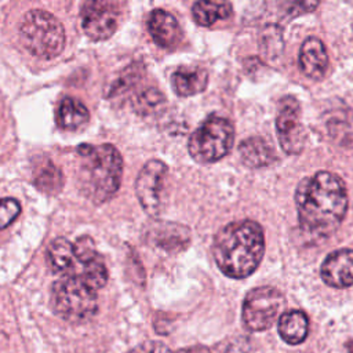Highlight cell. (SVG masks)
I'll return each mask as SVG.
<instances>
[{
	"label": "cell",
	"instance_id": "obj_1",
	"mask_svg": "<svg viewBox=\"0 0 353 353\" xmlns=\"http://www.w3.org/2000/svg\"><path fill=\"white\" fill-rule=\"evenodd\" d=\"M295 204L301 228L312 236L327 237L339 228L345 218L346 186L336 174L319 171L298 183Z\"/></svg>",
	"mask_w": 353,
	"mask_h": 353
},
{
	"label": "cell",
	"instance_id": "obj_2",
	"mask_svg": "<svg viewBox=\"0 0 353 353\" xmlns=\"http://www.w3.org/2000/svg\"><path fill=\"white\" fill-rule=\"evenodd\" d=\"M214 259L221 272L244 279L256 270L265 252V237L255 221H237L223 226L214 239Z\"/></svg>",
	"mask_w": 353,
	"mask_h": 353
},
{
	"label": "cell",
	"instance_id": "obj_3",
	"mask_svg": "<svg viewBox=\"0 0 353 353\" xmlns=\"http://www.w3.org/2000/svg\"><path fill=\"white\" fill-rule=\"evenodd\" d=\"M123 159L113 145H99L91 153L83 156L77 171L81 193L95 204L108 201L120 186Z\"/></svg>",
	"mask_w": 353,
	"mask_h": 353
},
{
	"label": "cell",
	"instance_id": "obj_4",
	"mask_svg": "<svg viewBox=\"0 0 353 353\" xmlns=\"http://www.w3.org/2000/svg\"><path fill=\"white\" fill-rule=\"evenodd\" d=\"M50 303L61 319L69 323H84L97 313V290L79 274L63 276L52 284Z\"/></svg>",
	"mask_w": 353,
	"mask_h": 353
},
{
	"label": "cell",
	"instance_id": "obj_5",
	"mask_svg": "<svg viewBox=\"0 0 353 353\" xmlns=\"http://www.w3.org/2000/svg\"><path fill=\"white\" fill-rule=\"evenodd\" d=\"M19 40L32 55L52 59L65 47V29L55 15L44 10H30L19 23Z\"/></svg>",
	"mask_w": 353,
	"mask_h": 353
},
{
	"label": "cell",
	"instance_id": "obj_6",
	"mask_svg": "<svg viewBox=\"0 0 353 353\" xmlns=\"http://www.w3.org/2000/svg\"><path fill=\"white\" fill-rule=\"evenodd\" d=\"M233 138L234 130L230 121L211 116L190 135L188 149L196 161L214 163L229 153Z\"/></svg>",
	"mask_w": 353,
	"mask_h": 353
},
{
	"label": "cell",
	"instance_id": "obj_7",
	"mask_svg": "<svg viewBox=\"0 0 353 353\" xmlns=\"http://www.w3.org/2000/svg\"><path fill=\"white\" fill-rule=\"evenodd\" d=\"M284 305V296L273 287L251 290L243 302L241 319L244 327L250 331L268 330L276 321Z\"/></svg>",
	"mask_w": 353,
	"mask_h": 353
},
{
	"label": "cell",
	"instance_id": "obj_8",
	"mask_svg": "<svg viewBox=\"0 0 353 353\" xmlns=\"http://www.w3.org/2000/svg\"><path fill=\"white\" fill-rule=\"evenodd\" d=\"M119 0H85L81 8V28L91 40H106L117 29Z\"/></svg>",
	"mask_w": 353,
	"mask_h": 353
},
{
	"label": "cell",
	"instance_id": "obj_9",
	"mask_svg": "<svg viewBox=\"0 0 353 353\" xmlns=\"http://www.w3.org/2000/svg\"><path fill=\"white\" fill-rule=\"evenodd\" d=\"M276 132L279 143L287 154L302 152L306 142V131L299 117V103L294 97H285L280 101Z\"/></svg>",
	"mask_w": 353,
	"mask_h": 353
},
{
	"label": "cell",
	"instance_id": "obj_10",
	"mask_svg": "<svg viewBox=\"0 0 353 353\" xmlns=\"http://www.w3.org/2000/svg\"><path fill=\"white\" fill-rule=\"evenodd\" d=\"M167 165L161 160L153 159L149 160L139 171L137 182H135V192L137 197L146 211V214L154 216L160 212L163 204V186L164 179L167 175Z\"/></svg>",
	"mask_w": 353,
	"mask_h": 353
},
{
	"label": "cell",
	"instance_id": "obj_11",
	"mask_svg": "<svg viewBox=\"0 0 353 353\" xmlns=\"http://www.w3.org/2000/svg\"><path fill=\"white\" fill-rule=\"evenodd\" d=\"M320 274L323 281L331 287L353 285V250L342 248L328 254L323 261Z\"/></svg>",
	"mask_w": 353,
	"mask_h": 353
},
{
	"label": "cell",
	"instance_id": "obj_12",
	"mask_svg": "<svg viewBox=\"0 0 353 353\" xmlns=\"http://www.w3.org/2000/svg\"><path fill=\"white\" fill-rule=\"evenodd\" d=\"M328 66V55L323 41L314 36L307 37L299 50V68L305 76L313 80L324 77Z\"/></svg>",
	"mask_w": 353,
	"mask_h": 353
},
{
	"label": "cell",
	"instance_id": "obj_13",
	"mask_svg": "<svg viewBox=\"0 0 353 353\" xmlns=\"http://www.w3.org/2000/svg\"><path fill=\"white\" fill-rule=\"evenodd\" d=\"M148 30L153 41L163 48H172L181 39L179 23L175 17L164 10H153L148 19Z\"/></svg>",
	"mask_w": 353,
	"mask_h": 353
},
{
	"label": "cell",
	"instance_id": "obj_14",
	"mask_svg": "<svg viewBox=\"0 0 353 353\" xmlns=\"http://www.w3.org/2000/svg\"><path fill=\"white\" fill-rule=\"evenodd\" d=\"M46 258L48 268L54 274H58L61 277L73 276L76 270L74 262L77 259L74 255L73 243H70L65 237H57L50 243Z\"/></svg>",
	"mask_w": 353,
	"mask_h": 353
},
{
	"label": "cell",
	"instance_id": "obj_15",
	"mask_svg": "<svg viewBox=\"0 0 353 353\" xmlns=\"http://www.w3.org/2000/svg\"><path fill=\"white\" fill-rule=\"evenodd\" d=\"M239 152L243 163L251 168L265 167L276 160L272 146L261 137H251L243 141L239 146Z\"/></svg>",
	"mask_w": 353,
	"mask_h": 353
},
{
	"label": "cell",
	"instance_id": "obj_16",
	"mask_svg": "<svg viewBox=\"0 0 353 353\" xmlns=\"http://www.w3.org/2000/svg\"><path fill=\"white\" fill-rule=\"evenodd\" d=\"M279 334L290 345H296L305 341L309 332V320L302 310L284 312L279 319Z\"/></svg>",
	"mask_w": 353,
	"mask_h": 353
},
{
	"label": "cell",
	"instance_id": "obj_17",
	"mask_svg": "<svg viewBox=\"0 0 353 353\" xmlns=\"http://www.w3.org/2000/svg\"><path fill=\"white\" fill-rule=\"evenodd\" d=\"M174 91L181 97L196 95L205 90L208 74L204 69H178L171 76Z\"/></svg>",
	"mask_w": 353,
	"mask_h": 353
},
{
	"label": "cell",
	"instance_id": "obj_18",
	"mask_svg": "<svg viewBox=\"0 0 353 353\" xmlns=\"http://www.w3.org/2000/svg\"><path fill=\"white\" fill-rule=\"evenodd\" d=\"M233 10L226 0H199L192 7V15L197 25L211 26L219 19H226Z\"/></svg>",
	"mask_w": 353,
	"mask_h": 353
},
{
	"label": "cell",
	"instance_id": "obj_19",
	"mask_svg": "<svg viewBox=\"0 0 353 353\" xmlns=\"http://www.w3.org/2000/svg\"><path fill=\"white\" fill-rule=\"evenodd\" d=\"M90 119V113L84 103L74 98H63L57 116V123L63 130H77Z\"/></svg>",
	"mask_w": 353,
	"mask_h": 353
},
{
	"label": "cell",
	"instance_id": "obj_20",
	"mask_svg": "<svg viewBox=\"0 0 353 353\" xmlns=\"http://www.w3.org/2000/svg\"><path fill=\"white\" fill-rule=\"evenodd\" d=\"M189 229L175 223H160L154 232V240L157 245L167 251L181 250L189 243Z\"/></svg>",
	"mask_w": 353,
	"mask_h": 353
},
{
	"label": "cell",
	"instance_id": "obj_21",
	"mask_svg": "<svg viewBox=\"0 0 353 353\" xmlns=\"http://www.w3.org/2000/svg\"><path fill=\"white\" fill-rule=\"evenodd\" d=\"M259 47L262 57L268 59H277L283 52V36L279 26H266L259 37Z\"/></svg>",
	"mask_w": 353,
	"mask_h": 353
},
{
	"label": "cell",
	"instance_id": "obj_22",
	"mask_svg": "<svg viewBox=\"0 0 353 353\" xmlns=\"http://www.w3.org/2000/svg\"><path fill=\"white\" fill-rule=\"evenodd\" d=\"M34 185L37 189L46 193H57L62 188V174L61 171L50 161L46 165H43L36 176H34Z\"/></svg>",
	"mask_w": 353,
	"mask_h": 353
},
{
	"label": "cell",
	"instance_id": "obj_23",
	"mask_svg": "<svg viewBox=\"0 0 353 353\" xmlns=\"http://www.w3.org/2000/svg\"><path fill=\"white\" fill-rule=\"evenodd\" d=\"M79 276H81L94 290L102 288L108 281V270L102 258L98 256L97 259L83 265V272Z\"/></svg>",
	"mask_w": 353,
	"mask_h": 353
},
{
	"label": "cell",
	"instance_id": "obj_24",
	"mask_svg": "<svg viewBox=\"0 0 353 353\" xmlns=\"http://www.w3.org/2000/svg\"><path fill=\"white\" fill-rule=\"evenodd\" d=\"M73 248H74V255H76V259L81 263V265H85L94 259H97L98 256H101L98 254V251L95 250V245H94V241L91 237L88 236H83V237H79L76 240V243H73Z\"/></svg>",
	"mask_w": 353,
	"mask_h": 353
},
{
	"label": "cell",
	"instance_id": "obj_25",
	"mask_svg": "<svg viewBox=\"0 0 353 353\" xmlns=\"http://www.w3.org/2000/svg\"><path fill=\"white\" fill-rule=\"evenodd\" d=\"M320 0H288L284 6V19L290 21L292 18L313 12L317 6H319Z\"/></svg>",
	"mask_w": 353,
	"mask_h": 353
},
{
	"label": "cell",
	"instance_id": "obj_26",
	"mask_svg": "<svg viewBox=\"0 0 353 353\" xmlns=\"http://www.w3.org/2000/svg\"><path fill=\"white\" fill-rule=\"evenodd\" d=\"M21 212V204L12 197L0 199V230L17 219Z\"/></svg>",
	"mask_w": 353,
	"mask_h": 353
},
{
	"label": "cell",
	"instance_id": "obj_27",
	"mask_svg": "<svg viewBox=\"0 0 353 353\" xmlns=\"http://www.w3.org/2000/svg\"><path fill=\"white\" fill-rule=\"evenodd\" d=\"M130 353H172V352L160 342L149 341L135 346L132 350H130Z\"/></svg>",
	"mask_w": 353,
	"mask_h": 353
},
{
	"label": "cell",
	"instance_id": "obj_28",
	"mask_svg": "<svg viewBox=\"0 0 353 353\" xmlns=\"http://www.w3.org/2000/svg\"><path fill=\"white\" fill-rule=\"evenodd\" d=\"M347 352H349V353H353V341L347 343Z\"/></svg>",
	"mask_w": 353,
	"mask_h": 353
}]
</instances>
